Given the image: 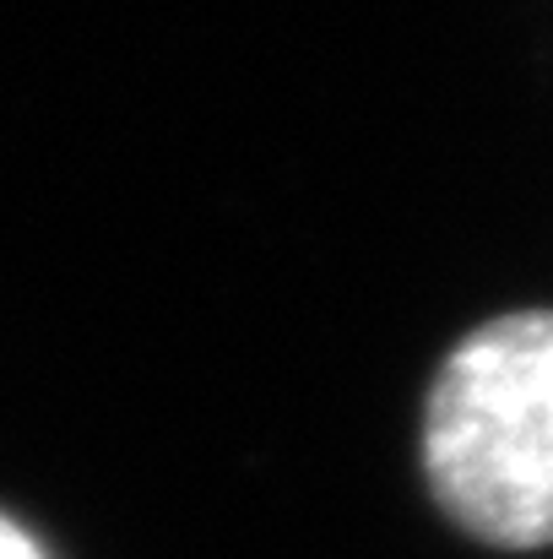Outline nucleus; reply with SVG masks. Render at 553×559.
Masks as SVG:
<instances>
[{
  "mask_svg": "<svg viewBox=\"0 0 553 559\" xmlns=\"http://www.w3.org/2000/svg\"><path fill=\"white\" fill-rule=\"evenodd\" d=\"M434 511L500 555L553 549V310H505L461 332L418 407Z\"/></svg>",
  "mask_w": 553,
  "mask_h": 559,
  "instance_id": "1",
  "label": "nucleus"
},
{
  "mask_svg": "<svg viewBox=\"0 0 553 559\" xmlns=\"http://www.w3.org/2000/svg\"><path fill=\"white\" fill-rule=\"evenodd\" d=\"M0 559H49V549H44L22 522H11V516L0 511Z\"/></svg>",
  "mask_w": 553,
  "mask_h": 559,
  "instance_id": "2",
  "label": "nucleus"
}]
</instances>
